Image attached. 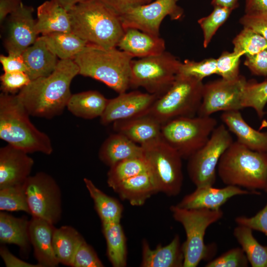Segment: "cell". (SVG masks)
<instances>
[{"instance_id":"cell-1","label":"cell","mask_w":267,"mask_h":267,"mask_svg":"<svg viewBox=\"0 0 267 267\" xmlns=\"http://www.w3.org/2000/svg\"><path fill=\"white\" fill-rule=\"evenodd\" d=\"M79 72L73 59L60 60L51 74L31 80L16 96L30 115L52 118L67 107L72 95L71 83Z\"/></svg>"},{"instance_id":"cell-2","label":"cell","mask_w":267,"mask_h":267,"mask_svg":"<svg viewBox=\"0 0 267 267\" xmlns=\"http://www.w3.org/2000/svg\"><path fill=\"white\" fill-rule=\"evenodd\" d=\"M72 32L88 44L117 47L125 29L119 15L100 0H87L68 10Z\"/></svg>"},{"instance_id":"cell-3","label":"cell","mask_w":267,"mask_h":267,"mask_svg":"<svg viewBox=\"0 0 267 267\" xmlns=\"http://www.w3.org/2000/svg\"><path fill=\"white\" fill-rule=\"evenodd\" d=\"M27 110L16 94H0V138L27 153L50 155L53 147L49 136L31 122Z\"/></svg>"},{"instance_id":"cell-4","label":"cell","mask_w":267,"mask_h":267,"mask_svg":"<svg viewBox=\"0 0 267 267\" xmlns=\"http://www.w3.org/2000/svg\"><path fill=\"white\" fill-rule=\"evenodd\" d=\"M132 59L116 47L106 48L88 44L73 60L79 75L99 81L121 93L130 88Z\"/></svg>"},{"instance_id":"cell-5","label":"cell","mask_w":267,"mask_h":267,"mask_svg":"<svg viewBox=\"0 0 267 267\" xmlns=\"http://www.w3.org/2000/svg\"><path fill=\"white\" fill-rule=\"evenodd\" d=\"M218 175L226 185L255 191L267 186V152L252 150L237 140L222 155Z\"/></svg>"},{"instance_id":"cell-6","label":"cell","mask_w":267,"mask_h":267,"mask_svg":"<svg viewBox=\"0 0 267 267\" xmlns=\"http://www.w3.org/2000/svg\"><path fill=\"white\" fill-rule=\"evenodd\" d=\"M170 211L186 233V240L182 244L183 267H196L201 261L210 260L215 254L217 248L214 243L206 245L204 236L207 228L223 217L221 209H184L172 205Z\"/></svg>"},{"instance_id":"cell-7","label":"cell","mask_w":267,"mask_h":267,"mask_svg":"<svg viewBox=\"0 0 267 267\" xmlns=\"http://www.w3.org/2000/svg\"><path fill=\"white\" fill-rule=\"evenodd\" d=\"M203 86L202 81L178 73L171 88L145 114L161 125L176 118L195 116L201 103Z\"/></svg>"},{"instance_id":"cell-8","label":"cell","mask_w":267,"mask_h":267,"mask_svg":"<svg viewBox=\"0 0 267 267\" xmlns=\"http://www.w3.org/2000/svg\"><path fill=\"white\" fill-rule=\"evenodd\" d=\"M181 63L168 51L138 59L131 63L130 88L145 89L159 97L173 84Z\"/></svg>"},{"instance_id":"cell-9","label":"cell","mask_w":267,"mask_h":267,"mask_svg":"<svg viewBox=\"0 0 267 267\" xmlns=\"http://www.w3.org/2000/svg\"><path fill=\"white\" fill-rule=\"evenodd\" d=\"M217 124L211 116L178 118L161 125V136L182 159H188L206 144Z\"/></svg>"},{"instance_id":"cell-10","label":"cell","mask_w":267,"mask_h":267,"mask_svg":"<svg viewBox=\"0 0 267 267\" xmlns=\"http://www.w3.org/2000/svg\"><path fill=\"white\" fill-rule=\"evenodd\" d=\"M142 147L159 191L169 196L178 195L183 179L180 155L162 138Z\"/></svg>"},{"instance_id":"cell-11","label":"cell","mask_w":267,"mask_h":267,"mask_svg":"<svg viewBox=\"0 0 267 267\" xmlns=\"http://www.w3.org/2000/svg\"><path fill=\"white\" fill-rule=\"evenodd\" d=\"M224 124L217 126L206 144L188 159L187 172L196 187L213 186L220 159L233 142Z\"/></svg>"},{"instance_id":"cell-12","label":"cell","mask_w":267,"mask_h":267,"mask_svg":"<svg viewBox=\"0 0 267 267\" xmlns=\"http://www.w3.org/2000/svg\"><path fill=\"white\" fill-rule=\"evenodd\" d=\"M30 214L55 224L62 215L61 192L54 178L40 172L24 183Z\"/></svg>"},{"instance_id":"cell-13","label":"cell","mask_w":267,"mask_h":267,"mask_svg":"<svg viewBox=\"0 0 267 267\" xmlns=\"http://www.w3.org/2000/svg\"><path fill=\"white\" fill-rule=\"evenodd\" d=\"M176 0H156L150 3L130 7L119 14L124 29L133 28L160 36V27L163 19L169 16L178 20L183 14V9Z\"/></svg>"},{"instance_id":"cell-14","label":"cell","mask_w":267,"mask_h":267,"mask_svg":"<svg viewBox=\"0 0 267 267\" xmlns=\"http://www.w3.org/2000/svg\"><path fill=\"white\" fill-rule=\"evenodd\" d=\"M247 82L240 75L233 80L222 78L204 84L202 101L197 115L210 116L218 111L242 109V97Z\"/></svg>"},{"instance_id":"cell-15","label":"cell","mask_w":267,"mask_h":267,"mask_svg":"<svg viewBox=\"0 0 267 267\" xmlns=\"http://www.w3.org/2000/svg\"><path fill=\"white\" fill-rule=\"evenodd\" d=\"M34 11L32 6L22 2L6 17L4 45L8 54H21L38 38L36 20L33 17Z\"/></svg>"},{"instance_id":"cell-16","label":"cell","mask_w":267,"mask_h":267,"mask_svg":"<svg viewBox=\"0 0 267 267\" xmlns=\"http://www.w3.org/2000/svg\"><path fill=\"white\" fill-rule=\"evenodd\" d=\"M158 97L155 94L137 90L119 93L117 97L109 99L100 117V123L107 125L117 121L144 115Z\"/></svg>"},{"instance_id":"cell-17","label":"cell","mask_w":267,"mask_h":267,"mask_svg":"<svg viewBox=\"0 0 267 267\" xmlns=\"http://www.w3.org/2000/svg\"><path fill=\"white\" fill-rule=\"evenodd\" d=\"M34 164V160L24 151L8 144L1 147L0 188L23 184Z\"/></svg>"},{"instance_id":"cell-18","label":"cell","mask_w":267,"mask_h":267,"mask_svg":"<svg viewBox=\"0 0 267 267\" xmlns=\"http://www.w3.org/2000/svg\"><path fill=\"white\" fill-rule=\"evenodd\" d=\"M258 193H259L243 190L234 185H227L221 188L213 186L196 187L193 192L185 195L176 205L184 209L218 210L234 196Z\"/></svg>"},{"instance_id":"cell-19","label":"cell","mask_w":267,"mask_h":267,"mask_svg":"<svg viewBox=\"0 0 267 267\" xmlns=\"http://www.w3.org/2000/svg\"><path fill=\"white\" fill-rule=\"evenodd\" d=\"M50 222L32 217L30 221L29 236L34 255L42 267H55L59 264L55 255L52 237L55 227Z\"/></svg>"},{"instance_id":"cell-20","label":"cell","mask_w":267,"mask_h":267,"mask_svg":"<svg viewBox=\"0 0 267 267\" xmlns=\"http://www.w3.org/2000/svg\"><path fill=\"white\" fill-rule=\"evenodd\" d=\"M161 124L147 114L113 123L116 133L141 146L161 139Z\"/></svg>"},{"instance_id":"cell-21","label":"cell","mask_w":267,"mask_h":267,"mask_svg":"<svg viewBox=\"0 0 267 267\" xmlns=\"http://www.w3.org/2000/svg\"><path fill=\"white\" fill-rule=\"evenodd\" d=\"M117 47L132 57L139 58L161 54L166 48L165 42L160 36L133 28L125 30Z\"/></svg>"},{"instance_id":"cell-22","label":"cell","mask_w":267,"mask_h":267,"mask_svg":"<svg viewBox=\"0 0 267 267\" xmlns=\"http://www.w3.org/2000/svg\"><path fill=\"white\" fill-rule=\"evenodd\" d=\"M141 267H183L184 255L178 235L166 246L158 244L151 249L148 242L142 241Z\"/></svg>"},{"instance_id":"cell-23","label":"cell","mask_w":267,"mask_h":267,"mask_svg":"<svg viewBox=\"0 0 267 267\" xmlns=\"http://www.w3.org/2000/svg\"><path fill=\"white\" fill-rule=\"evenodd\" d=\"M239 111L223 112L221 119L228 131L235 135L238 142L252 150L267 152V132L252 128Z\"/></svg>"},{"instance_id":"cell-24","label":"cell","mask_w":267,"mask_h":267,"mask_svg":"<svg viewBox=\"0 0 267 267\" xmlns=\"http://www.w3.org/2000/svg\"><path fill=\"white\" fill-rule=\"evenodd\" d=\"M22 55L26 67V73L31 80L49 75L54 71L59 61L42 36L38 37L35 42L27 48Z\"/></svg>"},{"instance_id":"cell-25","label":"cell","mask_w":267,"mask_h":267,"mask_svg":"<svg viewBox=\"0 0 267 267\" xmlns=\"http://www.w3.org/2000/svg\"><path fill=\"white\" fill-rule=\"evenodd\" d=\"M120 197L134 206H141L159 190L150 171L121 181L112 188Z\"/></svg>"},{"instance_id":"cell-26","label":"cell","mask_w":267,"mask_h":267,"mask_svg":"<svg viewBox=\"0 0 267 267\" xmlns=\"http://www.w3.org/2000/svg\"><path fill=\"white\" fill-rule=\"evenodd\" d=\"M143 156L141 145L116 132L105 139L98 152L100 160L109 167L124 160Z\"/></svg>"},{"instance_id":"cell-27","label":"cell","mask_w":267,"mask_h":267,"mask_svg":"<svg viewBox=\"0 0 267 267\" xmlns=\"http://www.w3.org/2000/svg\"><path fill=\"white\" fill-rule=\"evenodd\" d=\"M35 28L38 35L53 32H72L68 11L53 0H46L37 8Z\"/></svg>"},{"instance_id":"cell-28","label":"cell","mask_w":267,"mask_h":267,"mask_svg":"<svg viewBox=\"0 0 267 267\" xmlns=\"http://www.w3.org/2000/svg\"><path fill=\"white\" fill-rule=\"evenodd\" d=\"M30 221L26 217L17 218L4 212L0 213V242L18 246L27 254L31 245L29 236Z\"/></svg>"},{"instance_id":"cell-29","label":"cell","mask_w":267,"mask_h":267,"mask_svg":"<svg viewBox=\"0 0 267 267\" xmlns=\"http://www.w3.org/2000/svg\"><path fill=\"white\" fill-rule=\"evenodd\" d=\"M108 101L99 91L90 90L72 94L66 107L76 117L93 119L102 116Z\"/></svg>"},{"instance_id":"cell-30","label":"cell","mask_w":267,"mask_h":267,"mask_svg":"<svg viewBox=\"0 0 267 267\" xmlns=\"http://www.w3.org/2000/svg\"><path fill=\"white\" fill-rule=\"evenodd\" d=\"M84 238L74 227L63 225L55 228L52 237L55 255L59 264L71 267L74 256Z\"/></svg>"},{"instance_id":"cell-31","label":"cell","mask_w":267,"mask_h":267,"mask_svg":"<svg viewBox=\"0 0 267 267\" xmlns=\"http://www.w3.org/2000/svg\"><path fill=\"white\" fill-rule=\"evenodd\" d=\"M102 231L107 245V256L114 267L127 265L126 237L120 222L101 223Z\"/></svg>"},{"instance_id":"cell-32","label":"cell","mask_w":267,"mask_h":267,"mask_svg":"<svg viewBox=\"0 0 267 267\" xmlns=\"http://www.w3.org/2000/svg\"><path fill=\"white\" fill-rule=\"evenodd\" d=\"M42 37L49 50L60 60L73 59L88 44L72 32H53Z\"/></svg>"},{"instance_id":"cell-33","label":"cell","mask_w":267,"mask_h":267,"mask_svg":"<svg viewBox=\"0 0 267 267\" xmlns=\"http://www.w3.org/2000/svg\"><path fill=\"white\" fill-rule=\"evenodd\" d=\"M84 182L93 201L101 222H120L123 211L120 202L104 193L90 179L85 178Z\"/></svg>"},{"instance_id":"cell-34","label":"cell","mask_w":267,"mask_h":267,"mask_svg":"<svg viewBox=\"0 0 267 267\" xmlns=\"http://www.w3.org/2000/svg\"><path fill=\"white\" fill-rule=\"evenodd\" d=\"M252 229L238 225L233 230V235L245 253L253 267H267V246H263L256 239Z\"/></svg>"},{"instance_id":"cell-35","label":"cell","mask_w":267,"mask_h":267,"mask_svg":"<svg viewBox=\"0 0 267 267\" xmlns=\"http://www.w3.org/2000/svg\"><path fill=\"white\" fill-rule=\"evenodd\" d=\"M149 171V167L144 156L127 159L110 167L107 182L112 188L122 181Z\"/></svg>"},{"instance_id":"cell-36","label":"cell","mask_w":267,"mask_h":267,"mask_svg":"<svg viewBox=\"0 0 267 267\" xmlns=\"http://www.w3.org/2000/svg\"><path fill=\"white\" fill-rule=\"evenodd\" d=\"M0 210L30 214L24 183L0 188Z\"/></svg>"},{"instance_id":"cell-37","label":"cell","mask_w":267,"mask_h":267,"mask_svg":"<svg viewBox=\"0 0 267 267\" xmlns=\"http://www.w3.org/2000/svg\"><path fill=\"white\" fill-rule=\"evenodd\" d=\"M233 51L253 55L267 48V41L253 30L243 27L232 41Z\"/></svg>"},{"instance_id":"cell-38","label":"cell","mask_w":267,"mask_h":267,"mask_svg":"<svg viewBox=\"0 0 267 267\" xmlns=\"http://www.w3.org/2000/svg\"><path fill=\"white\" fill-rule=\"evenodd\" d=\"M267 103V80L261 83L247 81L242 97L243 108H253L258 116L262 118L265 114L264 108Z\"/></svg>"},{"instance_id":"cell-39","label":"cell","mask_w":267,"mask_h":267,"mask_svg":"<svg viewBox=\"0 0 267 267\" xmlns=\"http://www.w3.org/2000/svg\"><path fill=\"white\" fill-rule=\"evenodd\" d=\"M233 10L216 6L208 16L200 18L198 23L203 33V46L207 47L219 28L226 21Z\"/></svg>"},{"instance_id":"cell-40","label":"cell","mask_w":267,"mask_h":267,"mask_svg":"<svg viewBox=\"0 0 267 267\" xmlns=\"http://www.w3.org/2000/svg\"><path fill=\"white\" fill-rule=\"evenodd\" d=\"M178 73L202 81L206 77L217 74V59L210 58L200 61L185 60L181 62Z\"/></svg>"},{"instance_id":"cell-41","label":"cell","mask_w":267,"mask_h":267,"mask_svg":"<svg viewBox=\"0 0 267 267\" xmlns=\"http://www.w3.org/2000/svg\"><path fill=\"white\" fill-rule=\"evenodd\" d=\"M242 53L224 51L217 59V75L225 80L237 78L239 74V66Z\"/></svg>"},{"instance_id":"cell-42","label":"cell","mask_w":267,"mask_h":267,"mask_svg":"<svg viewBox=\"0 0 267 267\" xmlns=\"http://www.w3.org/2000/svg\"><path fill=\"white\" fill-rule=\"evenodd\" d=\"M247 257L241 247L232 248L220 256L208 261L206 267H246Z\"/></svg>"},{"instance_id":"cell-43","label":"cell","mask_w":267,"mask_h":267,"mask_svg":"<svg viewBox=\"0 0 267 267\" xmlns=\"http://www.w3.org/2000/svg\"><path fill=\"white\" fill-rule=\"evenodd\" d=\"M104 265L93 248L84 240L73 260L72 267H103Z\"/></svg>"},{"instance_id":"cell-44","label":"cell","mask_w":267,"mask_h":267,"mask_svg":"<svg viewBox=\"0 0 267 267\" xmlns=\"http://www.w3.org/2000/svg\"><path fill=\"white\" fill-rule=\"evenodd\" d=\"M2 92L14 94L27 86L31 79L24 72H4L0 76Z\"/></svg>"},{"instance_id":"cell-45","label":"cell","mask_w":267,"mask_h":267,"mask_svg":"<svg viewBox=\"0 0 267 267\" xmlns=\"http://www.w3.org/2000/svg\"><path fill=\"white\" fill-rule=\"evenodd\" d=\"M239 21L243 27L253 30L267 41V12L245 13Z\"/></svg>"},{"instance_id":"cell-46","label":"cell","mask_w":267,"mask_h":267,"mask_svg":"<svg viewBox=\"0 0 267 267\" xmlns=\"http://www.w3.org/2000/svg\"><path fill=\"white\" fill-rule=\"evenodd\" d=\"M235 222L238 225L247 226L252 230L261 231L267 235V203L254 216L237 217Z\"/></svg>"},{"instance_id":"cell-47","label":"cell","mask_w":267,"mask_h":267,"mask_svg":"<svg viewBox=\"0 0 267 267\" xmlns=\"http://www.w3.org/2000/svg\"><path fill=\"white\" fill-rule=\"evenodd\" d=\"M244 65L252 74L267 76V48L254 55L246 56Z\"/></svg>"},{"instance_id":"cell-48","label":"cell","mask_w":267,"mask_h":267,"mask_svg":"<svg viewBox=\"0 0 267 267\" xmlns=\"http://www.w3.org/2000/svg\"><path fill=\"white\" fill-rule=\"evenodd\" d=\"M1 63L4 72H26V67L22 54H8L0 56Z\"/></svg>"},{"instance_id":"cell-49","label":"cell","mask_w":267,"mask_h":267,"mask_svg":"<svg viewBox=\"0 0 267 267\" xmlns=\"http://www.w3.org/2000/svg\"><path fill=\"white\" fill-rule=\"evenodd\" d=\"M119 15L127 9L147 4L152 0H100Z\"/></svg>"},{"instance_id":"cell-50","label":"cell","mask_w":267,"mask_h":267,"mask_svg":"<svg viewBox=\"0 0 267 267\" xmlns=\"http://www.w3.org/2000/svg\"><path fill=\"white\" fill-rule=\"evenodd\" d=\"M0 255L6 267H42L23 261L12 254L5 246L0 248Z\"/></svg>"},{"instance_id":"cell-51","label":"cell","mask_w":267,"mask_h":267,"mask_svg":"<svg viewBox=\"0 0 267 267\" xmlns=\"http://www.w3.org/2000/svg\"><path fill=\"white\" fill-rule=\"evenodd\" d=\"M21 0H0V22L14 11L22 3Z\"/></svg>"},{"instance_id":"cell-52","label":"cell","mask_w":267,"mask_h":267,"mask_svg":"<svg viewBox=\"0 0 267 267\" xmlns=\"http://www.w3.org/2000/svg\"><path fill=\"white\" fill-rule=\"evenodd\" d=\"M267 12V0H245L246 14Z\"/></svg>"},{"instance_id":"cell-53","label":"cell","mask_w":267,"mask_h":267,"mask_svg":"<svg viewBox=\"0 0 267 267\" xmlns=\"http://www.w3.org/2000/svg\"><path fill=\"white\" fill-rule=\"evenodd\" d=\"M238 1V0H212L211 4L213 6L224 7L234 10L239 5Z\"/></svg>"},{"instance_id":"cell-54","label":"cell","mask_w":267,"mask_h":267,"mask_svg":"<svg viewBox=\"0 0 267 267\" xmlns=\"http://www.w3.org/2000/svg\"><path fill=\"white\" fill-rule=\"evenodd\" d=\"M59 5L68 11L76 4L87 0H53Z\"/></svg>"},{"instance_id":"cell-55","label":"cell","mask_w":267,"mask_h":267,"mask_svg":"<svg viewBox=\"0 0 267 267\" xmlns=\"http://www.w3.org/2000/svg\"><path fill=\"white\" fill-rule=\"evenodd\" d=\"M265 190H266L267 191V186L266 187V188Z\"/></svg>"},{"instance_id":"cell-56","label":"cell","mask_w":267,"mask_h":267,"mask_svg":"<svg viewBox=\"0 0 267 267\" xmlns=\"http://www.w3.org/2000/svg\"><path fill=\"white\" fill-rule=\"evenodd\" d=\"M177 1L178 0H176Z\"/></svg>"}]
</instances>
